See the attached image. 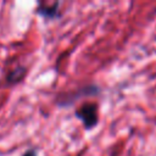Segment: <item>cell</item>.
I'll list each match as a JSON object with an SVG mask.
<instances>
[{
    "instance_id": "6da1fadb",
    "label": "cell",
    "mask_w": 156,
    "mask_h": 156,
    "mask_svg": "<svg viewBox=\"0 0 156 156\" xmlns=\"http://www.w3.org/2000/svg\"><path fill=\"white\" fill-rule=\"evenodd\" d=\"M100 93H101V88L98 84L89 83V84H84L83 87H79L76 90L58 94L55 99V102L60 107H69L76 101H78L79 99H82L84 96H96Z\"/></svg>"
},
{
    "instance_id": "3957f363",
    "label": "cell",
    "mask_w": 156,
    "mask_h": 156,
    "mask_svg": "<svg viewBox=\"0 0 156 156\" xmlns=\"http://www.w3.org/2000/svg\"><path fill=\"white\" fill-rule=\"evenodd\" d=\"M60 1L52 2L51 5H46L44 2H38L37 4V9H35V13L39 15L40 17L45 18V20H55L61 17V12H60Z\"/></svg>"
},
{
    "instance_id": "7a4b0ae2",
    "label": "cell",
    "mask_w": 156,
    "mask_h": 156,
    "mask_svg": "<svg viewBox=\"0 0 156 156\" xmlns=\"http://www.w3.org/2000/svg\"><path fill=\"white\" fill-rule=\"evenodd\" d=\"M74 116L83 122V126L87 130L93 129L99 123L98 104L96 102H84L76 110Z\"/></svg>"
},
{
    "instance_id": "5b68a950",
    "label": "cell",
    "mask_w": 156,
    "mask_h": 156,
    "mask_svg": "<svg viewBox=\"0 0 156 156\" xmlns=\"http://www.w3.org/2000/svg\"><path fill=\"white\" fill-rule=\"evenodd\" d=\"M22 156H38V150L34 147H30L27 151H24V154Z\"/></svg>"
},
{
    "instance_id": "277c9868",
    "label": "cell",
    "mask_w": 156,
    "mask_h": 156,
    "mask_svg": "<svg viewBox=\"0 0 156 156\" xmlns=\"http://www.w3.org/2000/svg\"><path fill=\"white\" fill-rule=\"evenodd\" d=\"M26 73H27V68L24 66H18L11 71L7 72L6 77H5V80H6V85L11 87V85H16L18 84L20 82H22L26 77Z\"/></svg>"
}]
</instances>
